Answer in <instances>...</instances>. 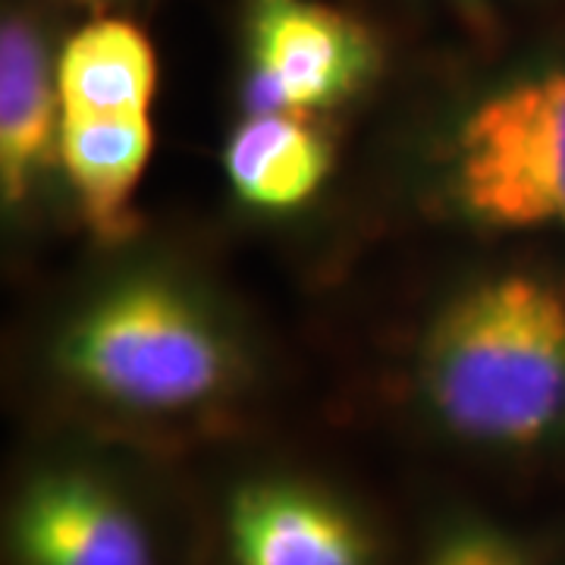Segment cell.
<instances>
[{
  "label": "cell",
  "instance_id": "cell-8",
  "mask_svg": "<svg viewBox=\"0 0 565 565\" xmlns=\"http://www.w3.org/2000/svg\"><path fill=\"white\" fill-rule=\"evenodd\" d=\"M61 114H148L158 92V51L139 22L95 10L57 44Z\"/></svg>",
  "mask_w": 565,
  "mask_h": 565
},
{
  "label": "cell",
  "instance_id": "cell-3",
  "mask_svg": "<svg viewBox=\"0 0 565 565\" xmlns=\"http://www.w3.org/2000/svg\"><path fill=\"white\" fill-rule=\"evenodd\" d=\"M449 192L490 230H565V57L487 85L452 132Z\"/></svg>",
  "mask_w": 565,
  "mask_h": 565
},
{
  "label": "cell",
  "instance_id": "cell-10",
  "mask_svg": "<svg viewBox=\"0 0 565 565\" xmlns=\"http://www.w3.org/2000/svg\"><path fill=\"white\" fill-rule=\"evenodd\" d=\"M223 170L248 207L289 211L321 189L330 173V145L305 114L252 110L226 141Z\"/></svg>",
  "mask_w": 565,
  "mask_h": 565
},
{
  "label": "cell",
  "instance_id": "cell-9",
  "mask_svg": "<svg viewBox=\"0 0 565 565\" xmlns=\"http://www.w3.org/2000/svg\"><path fill=\"white\" fill-rule=\"evenodd\" d=\"M151 148L154 129L148 114H61L57 154L63 173L98 236L114 239L126 230L129 204L151 161Z\"/></svg>",
  "mask_w": 565,
  "mask_h": 565
},
{
  "label": "cell",
  "instance_id": "cell-12",
  "mask_svg": "<svg viewBox=\"0 0 565 565\" xmlns=\"http://www.w3.org/2000/svg\"><path fill=\"white\" fill-rule=\"evenodd\" d=\"M427 3L452 7V10H462V13H475V10H490V7L500 3V0H427Z\"/></svg>",
  "mask_w": 565,
  "mask_h": 565
},
{
  "label": "cell",
  "instance_id": "cell-5",
  "mask_svg": "<svg viewBox=\"0 0 565 565\" xmlns=\"http://www.w3.org/2000/svg\"><path fill=\"white\" fill-rule=\"evenodd\" d=\"M10 550L17 565H158L139 512L82 468H47L22 487Z\"/></svg>",
  "mask_w": 565,
  "mask_h": 565
},
{
  "label": "cell",
  "instance_id": "cell-1",
  "mask_svg": "<svg viewBox=\"0 0 565 565\" xmlns=\"http://www.w3.org/2000/svg\"><path fill=\"white\" fill-rule=\"evenodd\" d=\"M422 399L456 440L522 452L565 434V289L500 274L462 289L427 327Z\"/></svg>",
  "mask_w": 565,
  "mask_h": 565
},
{
  "label": "cell",
  "instance_id": "cell-2",
  "mask_svg": "<svg viewBox=\"0 0 565 565\" xmlns=\"http://www.w3.org/2000/svg\"><path fill=\"white\" fill-rule=\"evenodd\" d=\"M73 384L132 415H182L221 399L236 381V352L189 289L132 277L79 311L61 343Z\"/></svg>",
  "mask_w": 565,
  "mask_h": 565
},
{
  "label": "cell",
  "instance_id": "cell-4",
  "mask_svg": "<svg viewBox=\"0 0 565 565\" xmlns=\"http://www.w3.org/2000/svg\"><path fill=\"white\" fill-rule=\"evenodd\" d=\"M245 102L308 114L349 102L381 66L367 22L330 0H243Z\"/></svg>",
  "mask_w": 565,
  "mask_h": 565
},
{
  "label": "cell",
  "instance_id": "cell-13",
  "mask_svg": "<svg viewBox=\"0 0 565 565\" xmlns=\"http://www.w3.org/2000/svg\"><path fill=\"white\" fill-rule=\"evenodd\" d=\"M88 3H98V10H114L122 0H88Z\"/></svg>",
  "mask_w": 565,
  "mask_h": 565
},
{
  "label": "cell",
  "instance_id": "cell-7",
  "mask_svg": "<svg viewBox=\"0 0 565 565\" xmlns=\"http://www.w3.org/2000/svg\"><path fill=\"white\" fill-rule=\"evenodd\" d=\"M57 44L35 3L13 0L0 22V189L22 204L57 151Z\"/></svg>",
  "mask_w": 565,
  "mask_h": 565
},
{
  "label": "cell",
  "instance_id": "cell-11",
  "mask_svg": "<svg viewBox=\"0 0 565 565\" xmlns=\"http://www.w3.org/2000/svg\"><path fill=\"white\" fill-rule=\"evenodd\" d=\"M422 565H534L525 544L481 519L446 525L427 546Z\"/></svg>",
  "mask_w": 565,
  "mask_h": 565
},
{
  "label": "cell",
  "instance_id": "cell-6",
  "mask_svg": "<svg viewBox=\"0 0 565 565\" xmlns=\"http://www.w3.org/2000/svg\"><path fill=\"white\" fill-rule=\"evenodd\" d=\"M236 565H374L371 534L318 487L264 478L243 484L226 509Z\"/></svg>",
  "mask_w": 565,
  "mask_h": 565
}]
</instances>
